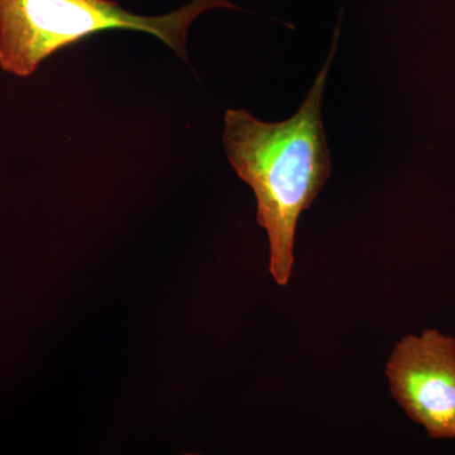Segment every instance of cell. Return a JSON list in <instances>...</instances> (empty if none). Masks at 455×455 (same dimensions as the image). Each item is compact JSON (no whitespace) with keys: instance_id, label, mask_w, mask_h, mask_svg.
<instances>
[{"instance_id":"obj_1","label":"cell","mask_w":455,"mask_h":455,"mask_svg":"<svg viewBox=\"0 0 455 455\" xmlns=\"http://www.w3.org/2000/svg\"><path fill=\"white\" fill-rule=\"evenodd\" d=\"M339 38L299 112L287 121L260 122L245 110H227L223 143L239 178L252 188L257 221L269 241V272L280 286L293 267L296 227L331 176V151L322 122L326 77Z\"/></svg>"},{"instance_id":"obj_2","label":"cell","mask_w":455,"mask_h":455,"mask_svg":"<svg viewBox=\"0 0 455 455\" xmlns=\"http://www.w3.org/2000/svg\"><path fill=\"white\" fill-rule=\"evenodd\" d=\"M212 8L239 9L228 0H193L172 13L143 17L113 0H0V68L31 76L56 51L109 29L149 33L187 61L188 28Z\"/></svg>"},{"instance_id":"obj_3","label":"cell","mask_w":455,"mask_h":455,"mask_svg":"<svg viewBox=\"0 0 455 455\" xmlns=\"http://www.w3.org/2000/svg\"><path fill=\"white\" fill-rule=\"evenodd\" d=\"M386 376L410 420L433 439L455 438V339L427 329L395 347Z\"/></svg>"}]
</instances>
